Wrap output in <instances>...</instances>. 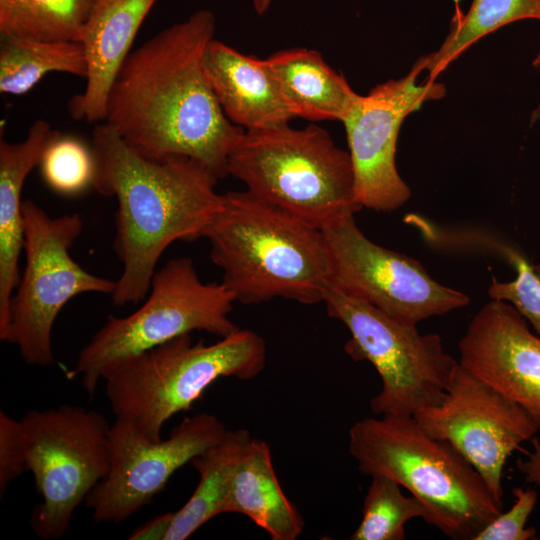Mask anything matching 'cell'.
Masks as SVG:
<instances>
[{
    "instance_id": "9a60e30c",
    "label": "cell",
    "mask_w": 540,
    "mask_h": 540,
    "mask_svg": "<svg viewBox=\"0 0 540 540\" xmlns=\"http://www.w3.org/2000/svg\"><path fill=\"white\" fill-rule=\"evenodd\" d=\"M459 364L523 408L540 430V336L509 303L492 300L459 342Z\"/></svg>"
},
{
    "instance_id": "ffe728a7",
    "label": "cell",
    "mask_w": 540,
    "mask_h": 540,
    "mask_svg": "<svg viewBox=\"0 0 540 540\" xmlns=\"http://www.w3.org/2000/svg\"><path fill=\"white\" fill-rule=\"evenodd\" d=\"M239 513L265 530L273 540H295L304 520L284 493L264 440H250L233 475L225 513Z\"/></svg>"
},
{
    "instance_id": "7a4b0ae2",
    "label": "cell",
    "mask_w": 540,
    "mask_h": 540,
    "mask_svg": "<svg viewBox=\"0 0 540 540\" xmlns=\"http://www.w3.org/2000/svg\"><path fill=\"white\" fill-rule=\"evenodd\" d=\"M93 188L115 197L113 249L122 265L112 297L115 306L142 302L157 263L175 241L202 238L220 209L218 179L185 156L145 157L128 146L106 123L91 136Z\"/></svg>"
},
{
    "instance_id": "30bf717a",
    "label": "cell",
    "mask_w": 540,
    "mask_h": 540,
    "mask_svg": "<svg viewBox=\"0 0 540 540\" xmlns=\"http://www.w3.org/2000/svg\"><path fill=\"white\" fill-rule=\"evenodd\" d=\"M21 422L27 471L42 499L30 525L43 540L59 539L109 471L111 425L101 413L75 405L30 410Z\"/></svg>"
},
{
    "instance_id": "9c48e42d",
    "label": "cell",
    "mask_w": 540,
    "mask_h": 540,
    "mask_svg": "<svg viewBox=\"0 0 540 540\" xmlns=\"http://www.w3.org/2000/svg\"><path fill=\"white\" fill-rule=\"evenodd\" d=\"M25 266L13 293L2 341L15 345L30 365L54 363L52 330L62 308L84 293L112 295L116 281L81 267L70 250L83 229L77 213L51 217L23 201Z\"/></svg>"
},
{
    "instance_id": "2e32d148",
    "label": "cell",
    "mask_w": 540,
    "mask_h": 540,
    "mask_svg": "<svg viewBox=\"0 0 540 540\" xmlns=\"http://www.w3.org/2000/svg\"><path fill=\"white\" fill-rule=\"evenodd\" d=\"M157 0H98L80 43L86 61V85L69 102L71 116L98 124L105 119L113 81L131 52L136 34Z\"/></svg>"
},
{
    "instance_id": "d6986e66",
    "label": "cell",
    "mask_w": 540,
    "mask_h": 540,
    "mask_svg": "<svg viewBox=\"0 0 540 540\" xmlns=\"http://www.w3.org/2000/svg\"><path fill=\"white\" fill-rule=\"evenodd\" d=\"M290 114L310 121H343L359 94L319 51L291 48L265 59Z\"/></svg>"
},
{
    "instance_id": "8992f818",
    "label": "cell",
    "mask_w": 540,
    "mask_h": 540,
    "mask_svg": "<svg viewBox=\"0 0 540 540\" xmlns=\"http://www.w3.org/2000/svg\"><path fill=\"white\" fill-rule=\"evenodd\" d=\"M265 364V340L252 330L239 328L209 345L184 334L123 361L104 378L105 392L116 419L160 440L163 425L217 379L249 380Z\"/></svg>"
},
{
    "instance_id": "3957f363",
    "label": "cell",
    "mask_w": 540,
    "mask_h": 540,
    "mask_svg": "<svg viewBox=\"0 0 540 540\" xmlns=\"http://www.w3.org/2000/svg\"><path fill=\"white\" fill-rule=\"evenodd\" d=\"M204 238L221 283L242 304L323 302L332 262L322 230L245 190L223 194Z\"/></svg>"
},
{
    "instance_id": "4316f807",
    "label": "cell",
    "mask_w": 540,
    "mask_h": 540,
    "mask_svg": "<svg viewBox=\"0 0 540 540\" xmlns=\"http://www.w3.org/2000/svg\"><path fill=\"white\" fill-rule=\"evenodd\" d=\"M491 247L515 268L517 276L508 283L493 278L489 297L509 302L540 336V264H531L517 249L498 239L492 240Z\"/></svg>"
},
{
    "instance_id": "ba28073f",
    "label": "cell",
    "mask_w": 540,
    "mask_h": 540,
    "mask_svg": "<svg viewBox=\"0 0 540 540\" xmlns=\"http://www.w3.org/2000/svg\"><path fill=\"white\" fill-rule=\"evenodd\" d=\"M323 302L350 332L346 354L370 362L380 376L381 389L370 400L375 415L414 416L443 400L459 361L445 351L440 335L421 334L334 286Z\"/></svg>"
},
{
    "instance_id": "83f0119b",
    "label": "cell",
    "mask_w": 540,
    "mask_h": 540,
    "mask_svg": "<svg viewBox=\"0 0 540 540\" xmlns=\"http://www.w3.org/2000/svg\"><path fill=\"white\" fill-rule=\"evenodd\" d=\"M514 504L501 511L474 538V540H532L536 529L526 526L536 507L538 495L533 488L515 487L512 490Z\"/></svg>"
},
{
    "instance_id": "277c9868",
    "label": "cell",
    "mask_w": 540,
    "mask_h": 540,
    "mask_svg": "<svg viewBox=\"0 0 540 540\" xmlns=\"http://www.w3.org/2000/svg\"><path fill=\"white\" fill-rule=\"evenodd\" d=\"M348 450L362 474L384 475L408 490L425 507L424 521L451 539L474 540L503 511V499L474 466L413 416L356 421Z\"/></svg>"
},
{
    "instance_id": "52a82bcc",
    "label": "cell",
    "mask_w": 540,
    "mask_h": 540,
    "mask_svg": "<svg viewBox=\"0 0 540 540\" xmlns=\"http://www.w3.org/2000/svg\"><path fill=\"white\" fill-rule=\"evenodd\" d=\"M145 299L127 316L110 315L79 352L73 373L90 396L100 380L134 355L192 331L224 337L239 329L229 316L234 296L221 282L204 283L188 257L156 270Z\"/></svg>"
},
{
    "instance_id": "8fae6325",
    "label": "cell",
    "mask_w": 540,
    "mask_h": 540,
    "mask_svg": "<svg viewBox=\"0 0 540 540\" xmlns=\"http://www.w3.org/2000/svg\"><path fill=\"white\" fill-rule=\"evenodd\" d=\"M322 232L331 256V286L400 323L416 326L469 304L468 296L436 282L418 261L369 240L354 215Z\"/></svg>"
},
{
    "instance_id": "f546056e",
    "label": "cell",
    "mask_w": 540,
    "mask_h": 540,
    "mask_svg": "<svg viewBox=\"0 0 540 540\" xmlns=\"http://www.w3.org/2000/svg\"><path fill=\"white\" fill-rule=\"evenodd\" d=\"M174 512L158 515L136 528L129 536L130 540H166L172 525Z\"/></svg>"
},
{
    "instance_id": "e0dca14e",
    "label": "cell",
    "mask_w": 540,
    "mask_h": 540,
    "mask_svg": "<svg viewBox=\"0 0 540 540\" xmlns=\"http://www.w3.org/2000/svg\"><path fill=\"white\" fill-rule=\"evenodd\" d=\"M203 69L226 117L245 131L279 126L293 119L265 59L212 39L203 54Z\"/></svg>"
},
{
    "instance_id": "d4e9b609",
    "label": "cell",
    "mask_w": 540,
    "mask_h": 540,
    "mask_svg": "<svg viewBox=\"0 0 540 540\" xmlns=\"http://www.w3.org/2000/svg\"><path fill=\"white\" fill-rule=\"evenodd\" d=\"M402 487L384 475L371 476L362 510V519L351 540H403L405 524L413 518L424 520L426 509L414 496H405Z\"/></svg>"
},
{
    "instance_id": "5bb4252c",
    "label": "cell",
    "mask_w": 540,
    "mask_h": 540,
    "mask_svg": "<svg viewBox=\"0 0 540 540\" xmlns=\"http://www.w3.org/2000/svg\"><path fill=\"white\" fill-rule=\"evenodd\" d=\"M424 70L422 58L407 75L376 85L356 103L344 118L357 199L362 207L392 211L411 196L400 177L395 152L403 120L429 100L445 95V87L434 81L423 85L416 80Z\"/></svg>"
},
{
    "instance_id": "4dcf8cb0",
    "label": "cell",
    "mask_w": 540,
    "mask_h": 540,
    "mask_svg": "<svg viewBox=\"0 0 540 540\" xmlns=\"http://www.w3.org/2000/svg\"><path fill=\"white\" fill-rule=\"evenodd\" d=\"M532 450L525 452V458L516 460V467L527 483L540 489V439H531Z\"/></svg>"
},
{
    "instance_id": "7402d4cb",
    "label": "cell",
    "mask_w": 540,
    "mask_h": 540,
    "mask_svg": "<svg viewBox=\"0 0 540 540\" xmlns=\"http://www.w3.org/2000/svg\"><path fill=\"white\" fill-rule=\"evenodd\" d=\"M50 72L86 78L87 61L82 44L1 36V93L22 95Z\"/></svg>"
},
{
    "instance_id": "4fadbf2b",
    "label": "cell",
    "mask_w": 540,
    "mask_h": 540,
    "mask_svg": "<svg viewBox=\"0 0 540 540\" xmlns=\"http://www.w3.org/2000/svg\"><path fill=\"white\" fill-rule=\"evenodd\" d=\"M413 417L455 447L501 499L508 458L539 430L523 408L460 364L443 400Z\"/></svg>"
},
{
    "instance_id": "5b68a950",
    "label": "cell",
    "mask_w": 540,
    "mask_h": 540,
    "mask_svg": "<svg viewBox=\"0 0 540 540\" xmlns=\"http://www.w3.org/2000/svg\"><path fill=\"white\" fill-rule=\"evenodd\" d=\"M228 175L320 230L363 208L349 152L315 124L245 131L229 156Z\"/></svg>"
},
{
    "instance_id": "f1b7e54d",
    "label": "cell",
    "mask_w": 540,
    "mask_h": 540,
    "mask_svg": "<svg viewBox=\"0 0 540 540\" xmlns=\"http://www.w3.org/2000/svg\"><path fill=\"white\" fill-rule=\"evenodd\" d=\"M27 471L25 435L22 422L0 411V495L10 483Z\"/></svg>"
},
{
    "instance_id": "cb8c5ba5",
    "label": "cell",
    "mask_w": 540,
    "mask_h": 540,
    "mask_svg": "<svg viewBox=\"0 0 540 540\" xmlns=\"http://www.w3.org/2000/svg\"><path fill=\"white\" fill-rule=\"evenodd\" d=\"M524 19L540 20V0H473L468 12L454 21L440 48L422 57L428 80L442 72L483 36Z\"/></svg>"
},
{
    "instance_id": "6da1fadb",
    "label": "cell",
    "mask_w": 540,
    "mask_h": 540,
    "mask_svg": "<svg viewBox=\"0 0 540 540\" xmlns=\"http://www.w3.org/2000/svg\"><path fill=\"white\" fill-rule=\"evenodd\" d=\"M215 29L213 12L201 9L132 50L113 81L103 122L137 153L185 156L219 180L245 130L226 117L203 69Z\"/></svg>"
},
{
    "instance_id": "484cf974",
    "label": "cell",
    "mask_w": 540,
    "mask_h": 540,
    "mask_svg": "<svg viewBox=\"0 0 540 540\" xmlns=\"http://www.w3.org/2000/svg\"><path fill=\"white\" fill-rule=\"evenodd\" d=\"M39 166L46 184L58 193L72 195L92 185L91 149L75 138L60 135L46 148Z\"/></svg>"
},
{
    "instance_id": "603a6c76",
    "label": "cell",
    "mask_w": 540,
    "mask_h": 540,
    "mask_svg": "<svg viewBox=\"0 0 540 540\" xmlns=\"http://www.w3.org/2000/svg\"><path fill=\"white\" fill-rule=\"evenodd\" d=\"M98 0H0L1 36L80 42Z\"/></svg>"
},
{
    "instance_id": "ac0fdd59",
    "label": "cell",
    "mask_w": 540,
    "mask_h": 540,
    "mask_svg": "<svg viewBox=\"0 0 540 540\" xmlns=\"http://www.w3.org/2000/svg\"><path fill=\"white\" fill-rule=\"evenodd\" d=\"M61 134L45 120H36L17 143L0 140V339L9 323L11 298L20 279L24 250L22 190L30 172L39 166L46 148Z\"/></svg>"
},
{
    "instance_id": "7c38bea8",
    "label": "cell",
    "mask_w": 540,
    "mask_h": 540,
    "mask_svg": "<svg viewBox=\"0 0 540 540\" xmlns=\"http://www.w3.org/2000/svg\"><path fill=\"white\" fill-rule=\"evenodd\" d=\"M227 429L213 414L186 417L166 439L152 440L116 419L109 433L110 467L85 504L95 522L120 523L148 505L179 468L219 442Z\"/></svg>"
},
{
    "instance_id": "1f68e13d",
    "label": "cell",
    "mask_w": 540,
    "mask_h": 540,
    "mask_svg": "<svg viewBox=\"0 0 540 540\" xmlns=\"http://www.w3.org/2000/svg\"><path fill=\"white\" fill-rule=\"evenodd\" d=\"M273 0H252L255 12L258 15H263L269 9Z\"/></svg>"
},
{
    "instance_id": "44dd1931",
    "label": "cell",
    "mask_w": 540,
    "mask_h": 540,
    "mask_svg": "<svg viewBox=\"0 0 540 540\" xmlns=\"http://www.w3.org/2000/svg\"><path fill=\"white\" fill-rule=\"evenodd\" d=\"M251 439L248 430H227L219 442L191 460L199 482L188 501L174 512L166 540L187 539L209 520L225 513L235 469Z\"/></svg>"
},
{
    "instance_id": "d6a6232c",
    "label": "cell",
    "mask_w": 540,
    "mask_h": 540,
    "mask_svg": "<svg viewBox=\"0 0 540 540\" xmlns=\"http://www.w3.org/2000/svg\"><path fill=\"white\" fill-rule=\"evenodd\" d=\"M534 64H535V65H539V64H540V53H539V55L536 57Z\"/></svg>"
}]
</instances>
